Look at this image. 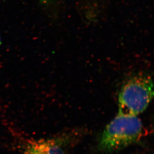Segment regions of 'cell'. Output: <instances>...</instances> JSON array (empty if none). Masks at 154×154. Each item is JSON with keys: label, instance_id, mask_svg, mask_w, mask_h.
<instances>
[{"label": "cell", "instance_id": "6da1fadb", "mask_svg": "<svg viewBox=\"0 0 154 154\" xmlns=\"http://www.w3.org/2000/svg\"><path fill=\"white\" fill-rule=\"evenodd\" d=\"M143 133V125L138 117L118 113L99 136L97 149L104 154L116 153L138 143Z\"/></svg>", "mask_w": 154, "mask_h": 154}, {"label": "cell", "instance_id": "7a4b0ae2", "mask_svg": "<svg viewBox=\"0 0 154 154\" xmlns=\"http://www.w3.org/2000/svg\"><path fill=\"white\" fill-rule=\"evenodd\" d=\"M153 96V82L150 76L140 75L131 77L120 91L118 113L137 116L147 109Z\"/></svg>", "mask_w": 154, "mask_h": 154}, {"label": "cell", "instance_id": "3957f363", "mask_svg": "<svg viewBox=\"0 0 154 154\" xmlns=\"http://www.w3.org/2000/svg\"><path fill=\"white\" fill-rule=\"evenodd\" d=\"M75 136L63 134L53 138L32 141L26 146V154H67L69 145H72Z\"/></svg>", "mask_w": 154, "mask_h": 154}, {"label": "cell", "instance_id": "277c9868", "mask_svg": "<svg viewBox=\"0 0 154 154\" xmlns=\"http://www.w3.org/2000/svg\"><path fill=\"white\" fill-rule=\"evenodd\" d=\"M39 1L41 2V3H43V4H47L50 1V0H39Z\"/></svg>", "mask_w": 154, "mask_h": 154}, {"label": "cell", "instance_id": "5b68a950", "mask_svg": "<svg viewBox=\"0 0 154 154\" xmlns=\"http://www.w3.org/2000/svg\"><path fill=\"white\" fill-rule=\"evenodd\" d=\"M2 42H1V38H0V45L1 44Z\"/></svg>", "mask_w": 154, "mask_h": 154}]
</instances>
